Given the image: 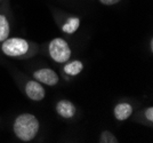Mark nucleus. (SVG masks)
<instances>
[{
  "mask_svg": "<svg viewBox=\"0 0 153 143\" xmlns=\"http://www.w3.org/2000/svg\"><path fill=\"white\" fill-rule=\"evenodd\" d=\"M39 130L38 119L31 113H23L14 123V133L19 140L27 142L33 140Z\"/></svg>",
  "mask_w": 153,
  "mask_h": 143,
  "instance_id": "obj_1",
  "label": "nucleus"
},
{
  "mask_svg": "<svg viewBox=\"0 0 153 143\" xmlns=\"http://www.w3.org/2000/svg\"><path fill=\"white\" fill-rule=\"evenodd\" d=\"M49 55L55 62L64 63L71 56L70 46L62 38H55L49 44Z\"/></svg>",
  "mask_w": 153,
  "mask_h": 143,
  "instance_id": "obj_2",
  "label": "nucleus"
},
{
  "mask_svg": "<svg viewBox=\"0 0 153 143\" xmlns=\"http://www.w3.org/2000/svg\"><path fill=\"white\" fill-rule=\"evenodd\" d=\"M1 49L7 56L19 57L27 53L29 44L25 39L22 38H9V39L7 38L6 40H4Z\"/></svg>",
  "mask_w": 153,
  "mask_h": 143,
  "instance_id": "obj_3",
  "label": "nucleus"
},
{
  "mask_svg": "<svg viewBox=\"0 0 153 143\" xmlns=\"http://www.w3.org/2000/svg\"><path fill=\"white\" fill-rule=\"evenodd\" d=\"M33 77L38 81L48 86H55L58 83L57 73L51 69H40L33 73Z\"/></svg>",
  "mask_w": 153,
  "mask_h": 143,
  "instance_id": "obj_4",
  "label": "nucleus"
},
{
  "mask_svg": "<svg viewBox=\"0 0 153 143\" xmlns=\"http://www.w3.org/2000/svg\"><path fill=\"white\" fill-rule=\"evenodd\" d=\"M25 92L26 95L33 101H41L45 98L44 87L39 84L38 81H34V80L27 81V84L25 85Z\"/></svg>",
  "mask_w": 153,
  "mask_h": 143,
  "instance_id": "obj_5",
  "label": "nucleus"
},
{
  "mask_svg": "<svg viewBox=\"0 0 153 143\" xmlns=\"http://www.w3.org/2000/svg\"><path fill=\"white\" fill-rule=\"evenodd\" d=\"M56 111H57V113L61 117L69 119V118H72L74 116V113H76V107L70 101L62 100L56 105Z\"/></svg>",
  "mask_w": 153,
  "mask_h": 143,
  "instance_id": "obj_6",
  "label": "nucleus"
},
{
  "mask_svg": "<svg viewBox=\"0 0 153 143\" xmlns=\"http://www.w3.org/2000/svg\"><path fill=\"white\" fill-rule=\"evenodd\" d=\"M131 113H133V108L128 103H119L114 108V117L120 121L128 119L131 116Z\"/></svg>",
  "mask_w": 153,
  "mask_h": 143,
  "instance_id": "obj_7",
  "label": "nucleus"
},
{
  "mask_svg": "<svg viewBox=\"0 0 153 143\" xmlns=\"http://www.w3.org/2000/svg\"><path fill=\"white\" fill-rule=\"evenodd\" d=\"M83 64L80 61H72L64 66V72L69 76H76L82 71Z\"/></svg>",
  "mask_w": 153,
  "mask_h": 143,
  "instance_id": "obj_8",
  "label": "nucleus"
},
{
  "mask_svg": "<svg viewBox=\"0 0 153 143\" xmlns=\"http://www.w3.org/2000/svg\"><path fill=\"white\" fill-rule=\"evenodd\" d=\"M9 23L7 21L6 16L0 15V41H4L9 36Z\"/></svg>",
  "mask_w": 153,
  "mask_h": 143,
  "instance_id": "obj_9",
  "label": "nucleus"
},
{
  "mask_svg": "<svg viewBox=\"0 0 153 143\" xmlns=\"http://www.w3.org/2000/svg\"><path fill=\"white\" fill-rule=\"evenodd\" d=\"M79 25H80V21H79V19L74 17V19H70V20L68 21V23H65L62 29H63L64 32L71 34V33L76 32V30H78V28H79Z\"/></svg>",
  "mask_w": 153,
  "mask_h": 143,
  "instance_id": "obj_10",
  "label": "nucleus"
},
{
  "mask_svg": "<svg viewBox=\"0 0 153 143\" xmlns=\"http://www.w3.org/2000/svg\"><path fill=\"white\" fill-rule=\"evenodd\" d=\"M100 142L101 143H117L118 140H117V137H115L112 133L105 130V132H103L101 137H100Z\"/></svg>",
  "mask_w": 153,
  "mask_h": 143,
  "instance_id": "obj_11",
  "label": "nucleus"
},
{
  "mask_svg": "<svg viewBox=\"0 0 153 143\" xmlns=\"http://www.w3.org/2000/svg\"><path fill=\"white\" fill-rule=\"evenodd\" d=\"M145 117H146V119L147 120H150V121H152L153 120V108L152 107L147 108L146 110H145Z\"/></svg>",
  "mask_w": 153,
  "mask_h": 143,
  "instance_id": "obj_12",
  "label": "nucleus"
},
{
  "mask_svg": "<svg viewBox=\"0 0 153 143\" xmlns=\"http://www.w3.org/2000/svg\"><path fill=\"white\" fill-rule=\"evenodd\" d=\"M100 1L103 5H114V4H118L121 0H100Z\"/></svg>",
  "mask_w": 153,
  "mask_h": 143,
  "instance_id": "obj_13",
  "label": "nucleus"
}]
</instances>
